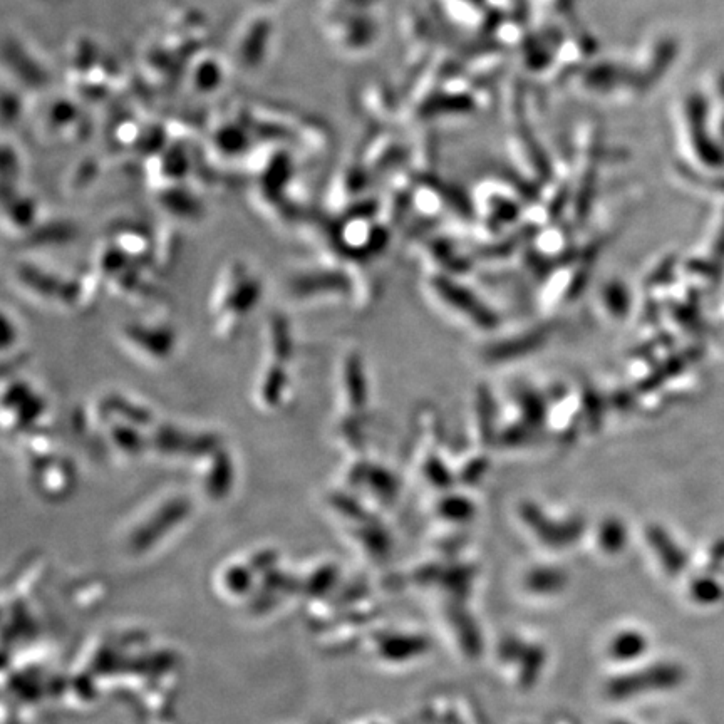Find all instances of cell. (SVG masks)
Wrapping results in <instances>:
<instances>
[{
	"instance_id": "cell-1",
	"label": "cell",
	"mask_w": 724,
	"mask_h": 724,
	"mask_svg": "<svg viewBox=\"0 0 724 724\" xmlns=\"http://www.w3.org/2000/svg\"><path fill=\"white\" fill-rule=\"evenodd\" d=\"M435 289L436 294H440L438 297L441 300H445L448 306L461 312L468 319H473L476 326L481 329H490L497 324L495 317L485 311V306L460 285L451 284L450 280L446 279H435Z\"/></svg>"
}]
</instances>
